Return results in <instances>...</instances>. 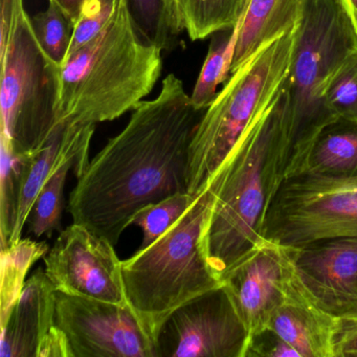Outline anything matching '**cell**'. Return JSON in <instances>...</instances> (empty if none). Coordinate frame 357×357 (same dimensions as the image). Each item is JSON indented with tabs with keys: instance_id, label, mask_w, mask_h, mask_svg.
Masks as SVG:
<instances>
[{
	"instance_id": "obj_1",
	"label": "cell",
	"mask_w": 357,
	"mask_h": 357,
	"mask_svg": "<svg viewBox=\"0 0 357 357\" xmlns=\"http://www.w3.org/2000/svg\"><path fill=\"white\" fill-rule=\"evenodd\" d=\"M132 112L126 127L89 162L68 200L73 222L114 245L139 210L188 192L190 144L204 112L194 107L174 74Z\"/></svg>"
},
{
	"instance_id": "obj_2",
	"label": "cell",
	"mask_w": 357,
	"mask_h": 357,
	"mask_svg": "<svg viewBox=\"0 0 357 357\" xmlns=\"http://www.w3.org/2000/svg\"><path fill=\"white\" fill-rule=\"evenodd\" d=\"M287 116L288 95L283 84L211 181L214 200L204 227V250L220 280L263 239L265 215L281 185L279 164Z\"/></svg>"
},
{
	"instance_id": "obj_3",
	"label": "cell",
	"mask_w": 357,
	"mask_h": 357,
	"mask_svg": "<svg viewBox=\"0 0 357 357\" xmlns=\"http://www.w3.org/2000/svg\"><path fill=\"white\" fill-rule=\"evenodd\" d=\"M162 50L137 30L127 0L105 28L60 66L57 125L98 124L135 110L155 87Z\"/></svg>"
},
{
	"instance_id": "obj_4",
	"label": "cell",
	"mask_w": 357,
	"mask_h": 357,
	"mask_svg": "<svg viewBox=\"0 0 357 357\" xmlns=\"http://www.w3.org/2000/svg\"><path fill=\"white\" fill-rule=\"evenodd\" d=\"M356 50V30L338 0H305L284 83L288 118L280 158L281 181L302 173L317 133L335 120L326 105V89Z\"/></svg>"
},
{
	"instance_id": "obj_5",
	"label": "cell",
	"mask_w": 357,
	"mask_h": 357,
	"mask_svg": "<svg viewBox=\"0 0 357 357\" xmlns=\"http://www.w3.org/2000/svg\"><path fill=\"white\" fill-rule=\"evenodd\" d=\"M213 200L208 183L172 227L122 261L127 301L158 346L165 325L177 309L223 285L204 250V227Z\"/></svg>"
},
{
	"instance_id": "obj_6",
	"label": "cell",
	"mask_w": 357,
	"mask_h": 357,
	"mask_svg": "<svg viewBox=\"0 0 357 357\" xmlns=\"http://www.w3.org/2000/svg\"><path fill=\"white\" fill-rule=\"evenodd\" d=\"M296 31L259 50L204 110L189 147L188 192L202 193L246 129L271 105L289 73Z\"/></svg>"
},
{
	"instance_id": "obj_7",
	"label": "cell",
	"mask_w": 357,
	"mask_h": 357,
	"mask_svg": "<svg viewBox=\"0 0 357 357\" xmlns=\"http://www.w3.org/2000/svg\"><path fill=\"white\" fill-rule=\"evenodd\" d=\"M1 135L15 155L34 153L57 127L60 66L35 36L24 0H16L13 22L0 43Z\"/></svg>"
},
{
	"instance_id": "obj_8",
	"label": "cell",
	"mask_w": 357,
	"mask_h": 357,
	"mask_svg": "<svg viewBox=\"0 0 357 357\" xmlns=\"http://www.w3.org/2000/svg\"><path fill=\"white\" fill-rule=\"evenodd\" d=\"M262 236L285 246L357 237V177L310 174L284 179L269 202Z\"/></svg>"
},
{
	"instance_id": "obj_9",
	"label": "cell",
	"mask_w": 357,
	"mask_h": 357,
	"mask_svg": "<svg viewBox=\"0 0 357 357\" xmlns=\"http://www.w3.org/2000/svg\"><path fill=\"white\" fill-rule=\"evenodd\" d=\"M55 325L70 342L73 357H158L160 346L135 309L56 292Z\"/></svg>"
},
{
	"instance_id": "obj_10",
	"label": "cell",
	"mask_w": 357,
	"mask_h": 357,
	"mask_svg": "<svg viewBox=\"0 0 357 357\" xmlns=\"http://www.w3.org/2000/svg\"><path fill=\"white\" fill-rule=\"evenodd\" d=\"M45 269L57 291L127 304L122 261L114 244L83 225L60 231L45 257Z\"/></svg>"
},
{
	"instance_id": "obj_11",
	"label": "cell",
	"mask_w": 357,
	"mask_h": 357,
	"mask_svg": "<svg viewBox=\"0 0 357 357\" xmlns=\"http://www.w3.org/2000/svg\"><path fill=\"white\" fill-rule=\"evenodd\" d=\"M248 332L225 286L177 309L160 337V356L245 357Z\"/></svg>"
},
{
	"instance_id": "obj_12",
	"label": "cell",
	"mask_w": 357,
	"mask_h": 357,
	"mask_svg": "<svg viewBox=\"0 0 357 357\" xmlns=\"http://www.w3.org/2000/svg\"><path fill=\"white\" fill-rule=\"evenodd\" d=\"M288 261V246L263 238L221 277L248 332V346L268 329L281 302Z\"/></svg>"
},
{
	"instance_id": "obj_13",
	"label": "cell",
	"mask_w": 357,
	"mask_h": 357,
	"mask_svg": "<svg viewBox=\"0 0 357 357\" xmlns=\"http://www.w3.org/2000/svg\"><path fill=\"white\" fill-rule=\"evenodd\" d=\"M288 248L317 303L342 321H357V237L323 238Z\"/></svg>"
},
{
	"instance_id": "obj_14",
	"label": "cell",
	"mask_w": 357,
	"mask_h": 357,
	"mask_svg": "<svg viewBox=\"0 0 357 357\" xmlns=\"http://www.w3.org/2000/svg\"><path fill=\"white\" fill-rule=\"evenodd\" d=\"M342 327V319L326 311L309 291L289 250L283 294L271 315L268 329L300 357H336V340Z\"/></svg>"
},
{
	"instance_id": "obj_15",
	"label": "cell",
	"mask_w": 357,
	"mask_h": 357,
	"mask_svg": "<svg viewBox=\"0 0 357 357\" xmlns=\"http://www.w3.org/2000/svg\"><path fill=\"white\" fill-rule=\"evenodd\" d=\"M56 292L45 269L39 267L1 329L0 357H36L39 344L55 325Z\"/></svg>"
},
{
	"instance_id": "obj_16",
	"label": "cell",
	"mask_w": 357,
	"mask_h": 357,
	"mask_svg": "<svg viewBox=\"0 0 357 357\" xmlns=\"http://www.w3.org/2000/svg\"><path fill=\"white\" fill-rule=\"evenodd\" d=\"M304 3L305 0H250L240 26L231 74L259 50L296 30Z\"/></svg>"
},
{
	"instance_id": "obj_17",
	"label": "cell",
	"mask_w": 357,
	"mask_h": 357,
	"mask_svg": "<svg viewBox=\"0 0 357 357\" xmlns=\"http://www.w3.org/2000/svg\"><path fill=\"white\" fill-rule=\"evenodd\" d=\"M304 173L335 179L357 177V121L335 119L323 127L309 150L301 174Z\"/></svg>"
},
{
	"instance_id": "obj_18",
	"label": "cell",
	"mask_w": 357,
	"mask_h": 357,
	"mask_svg": "<svg viewBox=\"0 0 357 357\" xmlns=\"http://www.w3.org/2000/svg\"><path fill=\"white\" fill-rule=\"evenodd\" d=\"M250 0H173L175 29L192 41L204 40L231 31L241 20Z\"/></svg>"
},
{
	"instance_id": "obj_19",
	"label": "cell",
	"mask_w": 357,
	"mask_h": 357,
	"mask_svg": "<svg viewBox=\"0 0 357 357\" xmlns=\"http://www.w3.org/2000/svg\"><path fill=\"white\" fill-rule=\"evenodd\" d=\"M49 252L45 242L20 239L1 250V287H0V327L3 329L11 317L26 285L31 267Z\"/></svg>"
},
{
	"instance_id": "obj_20",
	"label": "cell",
	"mask_w": 357,
	"mask_h": 357,
	"mask_svg": "<svg viewBox=\"0 0 357 357\" xmlns=\"http://www.w3.org/2000/svg\"><path fill=\"white\" fill-rule=\"evenodd\" d=\"M242 18L233 30L212 36L208 55L192 91L191 101L196 109L204 112L216 98L218 85L225 84L229 78Z\"/></svg>"
},
{
	"instance_id": "obj_21",
	"label": "cell",
	"mask_w": 357,
	"mask_h": 357,
	"mask_svg": "<svg viewBox=\"0 0 357 357\" xmlns=\"http://www.w3.org/2000/svg\"><path fill=\"white\" fill-rule=\"evenodd\" d=\"M74 171L77 177L82 173L78 156L66 158L47 179L39 193L29 216V231L36 238H51L54 231H61L62 211L64 206V187L68 172Z\"/></svg>"
},
{
	"instance_id": "obj_22",
	"label": "cell",
	"mask_w": 357,
	"mask_h": 357,
	"mask_svg": "<svg viewBox=\"0 0 357 357\" xmlns=\"http://www.w3.org/2000/svg\"><path fill=\"white\" fill-rule=\"evenodd\" d=\"M22 158L15 155L11 144L0 133V234L1 250L9 248L17 225L22 190Z\"/></svg>"
},
{
	"instance_id": "obj_23",
	"label": "cell",
	"mask_w": 357,
	"mask_h": 357,
	"mask_svg": "<svg viewBox=\"0 0 357 357\" xmlns=\"http://www.w3.org/2000/svg\"><path fill=\"white\" fill-rule=\"evenodd\" d=\"M131 17L142 36L164 51H171L179 36L175 29L173 0H127Z\"/></svg>"
},
{
	"instance_id": "obj_24",
	"label": "cell",
	"mask_w": 357,
	"mask_h": 357,
	"mask_svg": "<svg viewBox=\"0 0 357 357\" xmlns=\"http://www.w3.org/2000/svg\"><path fill=\"white\" fill-rule=\"evenodd\" d=\"M198 195L181 192L139 210L133 217L131 225H137L143 231L141 248L153 243L172 227L191 208Z\"/></svg>"
},
{
	"instance_id": "obj_25",
	"label": "cell",
	"mask_w": 357,
	"mask_h": 357,
	"mask_svg": "<svg viewBox=\"0 0 357 357\" xmlns=\"http://www.w3.org/2000/svg\"><path fill=\"white\" fill-rule=\"evenodd\" d=\"M31 24L41 49L50 59L61 66L70 50L74 24L51 1L45 11L31 17Z\"/></svg>"
},
{
	"instance_id": "obj_26",
	"label": "cell",
	"mask_w": 357,
	"mask_h": 357,
	"mask_svg": "<svg viewBox=\"0 0 357 357\" xmlns=\"http://www.w3.org/2000/svg\"><path fill=\"white\" fill-rule=\"evenodd\" d=\"M325 102L334 119L357 121V50L334 73Z\"/></svg>"
},
{
	"instance_id": "obj_27",
	"label": "cell",
	"mask_w": 357,
	"mask_h": 357,
	"mask_svg": "<svg viewBox=\"0 0 357 357\" xmlns=\"http://www.w3.org/2000/svg\"><path fill=\"white\" fill-rule=\"evenodd\" d=\"M118 1L85 0L78 20L74 24L72 41L66 58L84 47L105 28L116 12Z\"/></svg>"
},
{
	"instance_id": "obj_28",
	"label": "cell",
	"mask_w": 357,
	"mask_h": 357,
	"mask_svg": "<svg viewBox=\"0 0 357 357\" xmlns=\"http://www.w3.org/2000/svg\"><path fill=\"white\" fill-rule=\"evenodd\" d=\"M285 356L300 357L291 346L269 329L255 336L248 344L245 353V357Z\"/></svg>"
},
{
	"instance_id": "obj_29",
	"label": "cell",
	"mask_w": 357,
	"mask_h": 357,
	"mask_svg": "<svg viewBox=\"0 0 357 357\" xmlns=\"http://www.w3.org/2000/svg\"><path fill=\"white\" fill-rule=\"evenodd\" d=\"M36 357H73L70 342L61 329L54 325L39 344Z\"/></svg>"
},
{
	"instance_id": "obj_30",
	"label": "cell",
	"mask_w": 357,
	"mask_h": 357,
	"mask_svg": "<svg viewBox=\"0 0 357 357\" xmlns=\"http://www.w3.org/2000/svg\"><path fill=\"white\" fill-rule=\"evenodd\" d=\"M335 350L336 357H357V321H342Z\"/></svg>"
},
{
	"instance_id": "obj_31",
	"label": "cell",
	"mask_w": 357,
	"mask_h": 357,
	"mask_svg": "<svg viewBox=\"0 0 357 357\" xmlns=\"http://www.w3.org/2000/svg\"><path fill=\"white\" fill-rule=\"evenodd\" d=\"M49 1L55 3L63 12L64 15L70 20V22L75 24L85 0H49Z\"/></svg>"
},
{
	"instance_id": "obj_32",
	"label": "cell",
	"mask_w": 357,
	"mask_h": 357,
	"mask_svg": "<svg viewBox=\"0 0 357 357\" xmlns=\"http://www.w3.org/2000/svg\"><path fill=\"white\" fill-rule=\"evenodd\" d=\"M338 3L342 5L344 12L348 14L357 32V0H338Z\"/></svg>"
}]
</instances>
